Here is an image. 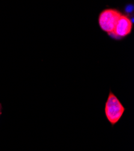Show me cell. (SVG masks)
I'll list each match as a JSON object with an SVG mask.
<instances>
[{
	"mask_svg": "<svg viewBox=\"0 0 134 151\" xmlns=\"http://www.w3.org/2000/svg\"><path fill=\"white\" fill-rule=\"evenodd\" d=\"M125 111V106L110 90L105 106V114L108 122L114 126L120 120Z\"/></svg>",
	"mask_w": 134,
	"mask_h": 151,
	"instance_id": "cell-1",
	"label": "cell"
},
{
	"mask_svg": "<svg viewBox=\"0 0 134 151\" xmlns=\"http://www.w3.org/2000/svg\"><path fill=\"white\" fill-rule=\"evenodd\" d=\"M132 22L130 19L126 16L121 15L116 26L113 33L119 37H125L131 33Z\"/></svg>",
	"mask_w": 134,
	"mask_h": 151,
	"instance_id": "cell-3",
	"label": "cell"
},
{
	"mask_svg": "<svg viewBox=\"0 0 134 151\" xmlns=\"http://www.w3.org/2000/svg\"><path fill=\"white\" fill-rule=\"evenodd\" d=\"M121 16V14L116 9H108L104 10L99 17L100 27L108 34L113 33Z\"/></svg>",
	"mask_w": 134,
	"mask_h": 151,
	"instance_id": "cell-2",
	"label": "cell"
},
{
	"mask_svg": "<svg viewBox=\"0 0 134 151\" xmlns=\"http://www.w3.org/2000/svg\"><path fill=\"white\" fill-rule=\"evenodd\" d=\"M2 109H3V106L2 104L0 103V112H2Z\"/></svg>",
	"mask_w": 134,
	"mask_h": 151,
	"instance_id": "cell-4",
	"label": "cell"
},
{
	"mask_svg": "<svg viewBox=\"0 0 134 151\" xmlns=\"http://www.w3.org/2000/svg\"><path fill=\"white\" fill-rule=\"evenodd\" d=\"M1 115H2V112H0V117H1Z\"/></svg>",
	"mask_w": 134,
	"mask_h": 151,
	"instance_id": "cell-5",
	"label": "cell"
}]
</instances>
